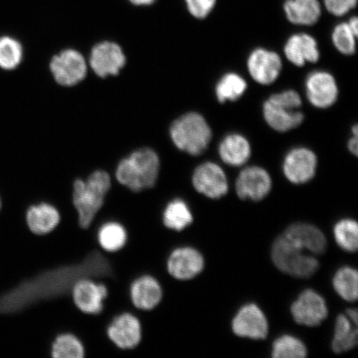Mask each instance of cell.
Returning <instances> with one entry per match:
<instances>
[{"label": "cell", "instance_id": "cell-10", "mask_svg": "<svg viewBox=\"0 0 358 358\" xmlns=\"http://www.w3.org/2000/svg\"><path fill=\"white\" fill-rule=\"evenodd\" d=\"M192 185L201 194L212 199H219L228 192V182L223 169L217 164L204 163L195 169Z\"/></svg>", "mask_w": 358, "mask_h": 358}, {"label": "cell", "instance_id": "cell-26", "mask_svg": "<svg viewBox=\"0 0 358 358\" xmlns=\"http://www.w3.org/2000/svg\"><path fill=\"white\" fill-rule=\"evenodd\" d=\"M194 222L189 205L182 199H174L166 206L163 213L164 225L170 230L181 231Z\"/></svg>", "mask_w": 358, "mask_h": 358}, {"label": "cell", "instance_id": "cell-16", "mask_svg": "<svg viewBox=\"0 0 358 358\" xmlns=\"http://www.w3.org/2000/svg\"><path fill=\"white\" fill-rule=\"evenodd\" d=\"M107 335L114 345L120 349H133L140 344L142 328L140 320L129 313H124L111 322Z\"/></svg>", "mask_w": 358, "mask_h": 358}, {"label": "cell", "instance_id": "cell-36", "mask_svg": "<svg viewBox=\"0 0 358 358\" xmlns=\"http://www.w3.org/2000/svg\"><path fill=\"white\" fill-rule=\"evenodd\" d=\"M268 101L275 103L282 106L290 107V108L299 110V107L302 105V100L299 93L293 91V90H288L283 92L275 94L268 99Z\"/></svg>", "mask_w": 358, "mask_h": 358}, {"label": "cell", "instance_id": "cell-9", "mask_svg": "<svg viewBox=\"0 0 358 358\" xmlns=\"http://www.w3.org/2000/svg\"><path fill=\"white\" fill-rule=\"evenodd\" d=\"M232 331L241 338L265 339L268 324L265 313L257 304L248 303L237 312L231 324Z\"/></svg>", "mask_w": 358, "mask_h": 358}, {"label": "cell", "instance_id": "cell-13", "mask_svg": "<svg viewBox=\"0 0 358 358\" xmlns=\"http://www.w3.org/2000/svg\"><path fill=\"white\" fill-rule=\"evenodd\" d=\"M317 160L315 153L306 148H296L285 156L283 172L294 185H303L315 177Z\"/></svg>", "mask_w": 358, "mask_h": 358}, {"label": "cell", "instance_id": "cell-11", "mask_svg": "<svg viewBox=\"0 0 358 358\" xmlns=\"http://www.w3.org/2000/svg\"><path fill=\"white\" fill-rule=\"evenodd\" d=\"M75 306L87 315H99L108 296V289L104 284L96 283L91 278H83L76 282L71 289Z\"/></svg>", "mask_w": 358, "mask_h": 358}, {"label": "cell", "instance_id": "cell-24", "mask_svg": "<svg viewBox=\"0 0 358 358\" xmlns=\"http://www.w3.org/2000/svg\"><path fill=\"white\" fill-rule=\"evenodd\" d=\"M252 150L246 138L238 134H231L223 138L219 146V155L224 163L231 166H241L250 158Z\"/></svg>", "mask_w": 358, "mask_h": 358}, {"label": "cell", "instance_id": "cell-32", "mask_svg": "<svg viewBox=\"0 0 358 358\" xmlns=\"http://www.w3.org/2000/svg\"><path fill=\"white\" fill-rule=\"evenodd\" d=\"M336 243L348 252H356L358 248V226L352 219H343L334 227Z\"/></svg>", "mask_w": 358, "mask_h": 358}, {"label": "cell", "instance_id": "cell-19", "mask_svg": "<svg viewBox=\"0 0 358 358\" xmlns=\"http://www.w3.org/2000/svg\"><path fill=\"white\" fill-rule=\"evenodd\" d=\"M162 288L154 277L141 276L134 280L131 286V301L138 310H154L162 301Z\"/></svg>", "mask_w": 358, "mask_h": 358}, {"label": "cell", "instance_id": "cell-1", "mask_svg": "<svg viewBox=\"0 0 358 358\" xmlns=\"http://www.w3.org/2000/svg\"><path fill=\"white\" fill-rule=\"evenodd\" d=\"M110 273L108 259L98 252L92 253L78 265L46 271L3 294L0 297V313L11 315L22 312L37 302L69 293L80 279L101 278Z\"/></svg>", "mask_w": 358, "mask_h": 358}, {"label": "cell", "instance_id": "cell-15", "mask_svg": "<svg viewBox=\"0 0 358 358\" xmlns=\"http://www.w3.org/2000/svg\"><path fill=\"white\" fill-rule=\"evenodd\" d=\"M201 254L192 248H180L170 254L167 262L169 275L174 279L187 280L199 275L204 268Z\"/></svg>", "mask_w": 358, "mask_h": 358}, {"label": "cell", "instance_id": "cell-39", "mask_svg": "<svg viewBox=\"0 0 358 358\" xmlns=\"http://www.w3.org/2000/svg\"><path fill=\"white\" fill-rule=\"evenodd\" d=\"M129 3L137 7L151 6L157 0H128Z\"/></svg>", "mask_w": 358, "mask_h": 358}, {"label": "cell", "instance_id": "cell-41", "mask_svg": "<svg viewBox=\"0 0 358 358\" xmlns=\"http://www.w3.org/2000/svg\"><path fill=\"white\" fill-rule=\"evenodd\" d=\"M349 26L351 27L352 30L356 35L358 34V20L357 17H352L348 22Z\"/></svg>", "mask_w": 358, "mask_h": 358}, {"label": "cell", "instance_id": "cell-23", "mask_svg": "<svg viewBox=\"0 0 358 358\" xmlns=\"http://www.w3.org/2000/svg\"><path fill=\"white\" fill-rule=\"evenodd\" d=\"M284 10L290 22L306 26L316 24L322 12L319 0H286Z\"/></svg>", "mask_w": 358, "mask_h": 358}, {"label": "cell", "instance_id": "cell-6", "mask_svg": "<svg viewBox=\"0 0 358 358\" xmlns=\"http://www.w3.org/2000/svg\"><path fill=\"white\" fill-rule=\"evenodd\" d=\"M50 71L56 82L64 87H73L82 82L87 73V62L82 53L66 49L52 57Z\"/></svg>", "mask_w": 358, "mask_h": 358}, {"label": "cell", "instance_id": "cell-40", "mask_svg": "<svg viewBox=\"0 0 358 358\" xmlns=\"http://www.w3.org/2000/svg\"><path fill=\"white\" fill-rule=\"evenodd\" d=\"M348 319L350 320L353 324L357 326V310H348L347 311Z\"/></svg>", "mask_w": 358, "mask_h": 358}, {"label": "cell", "instance_id": "cell-5", "mask_svg": "<svg viewBox=\"0 0 358 358\" xmlns=\"http://www.w3.org/2000/svg\"><path fill=\"white\" fill-rule=\"evenodd\" d=\"M284 234L272 245V261L281 271L297 278H308L317 271L320 263L316 258L303 252Z\"/></svg>", "mask_w": 358, "mask_h": 358}, {"label": "cell", "instance_id": "cell-17", "mask_svg": "<svg viewBox=\"0 0 358 358\" xmlns=\"http://www.w3.org/2000/svg\"><path fill=\"white\" fill-rule=\"evenodd\" d=\"M248 67L250 75L262 85H270L279 78L282 62L275 52L257 48L248 58Z\"/></svg>", "mask_w": 358, "mask_h": 358}, {"label": "cell", "instance_id": "cell-31", "mask_svg": "<svg viewBox=\"0 0 358 358\" xmlns=\"http://www.w3.org/2000/svg\"><path fill=\"white\" fill-rule=\"evenodd\" d=\"M51 356L55 358H83L85 348L73 334H60L52 343Z\"/></svg>", "mask_w": 358, "mask_h": 358}, {"label": "cell", "instance_id": "cell-2", "mask_svg": "<svg viewBox=\"0 0 358 358\" xmlns=\"http://www.w3.org/2000/svg\"><path fill=\"white\" fill-rule=\"evenodd\" d=\"M111 187L108 173L97 170L86 181L77 179L73 183V201L79 226L88 229L104 205Z\"/></svg>", "mask_w": 358, "mask_h": 358}, {"label": "cell", "instance_id": "cell-25", "mask_svg": "<svg viewBox=\"0 0 358 358\" xmlns=\"http://www.w3.org/2000/svg\"><path fill=\"white\" fill-rule=\"evenodd\" d=\"M357 325L348 316L339 315L336 320L334 336L332 342L335 353H343L352 350L357 345L358 333Z\"/></svg>", "mask_w": 358, "mask_h": 358}, {"label": "cell", "instance_id": "cell-33", "mask_svg": "<svg viewBox=\"0 0 358 358\" xmlns=\"http://www.w3.org/2000/svg\"><path fill=\"white\" fill-rule=\"evenodd\" d=\"M307 352L304 343L294 336H281L273 343L272 357L274 358H303Z\"/></svg>", "mask_w": 358, "mask_h": 358}, {"label": "cell", "instance_id": "cell-18", "mask_svg": "<svg viewBox=\"0 0 358 358\" xmlns=\"http://www.w3.org/2000/svg\"><path fill=\"white\" fill-rule=\"evenodd\" d=\"M294 244L306 252L315 255L323 254L327 248V240L319 228L310 224H292L283 234Z\"/></svg>", "mask_w": 358, "mask_h": 358}, {"label": "cell", "instance_id": "cell-29", "mask_svg": "<svg viewBox=\"0 0 358 358\" xmlns=\"http://www.w3.org/2000/svg\"><path fill=\"white\" fill-rule=\"evenodd\" d=\"M24 57V48L19 40L10 36L0 37V69L13 71L19 67Z\"/></svg>", "mask_w": 358, "mask_h": 358}, {"label": "cell", "instance_id": "cell-35", "mask_svg": "<svg viewBox=\"0 0 358 358\" xmlns=\"http://www.w3.org/2000/svg\"><path fill=\"white\" fill-rule=\"evenodd\" d=\"M187 10L196 19L207 17L216 6L217 0H185Z\"/></svg>", "mask_w": 358, "mask_h": 358}, {"label": "cell", "instance_id": "cell-8", "mask_svg": "<svg viewBox=\"0 0 358 358\" xmlns=\"http://www.w3.org/2000/svg\"><path fill=\"white\" fill-rule=\"evenodd\" d=\"M291 315L299 324L316 327L327 319L328 308L320 294L313 289H306L291 306Z\"/></svg>", "mask_w": 358, "mask_h": 358}, {"label": "cell", "instance_id": "cell-3", "mask_svg": "<svg viewBox=\"0 0 358 358\" xmlns=\"http://www.w3.org/2000/svg\"><path fill=\"white\" fill-rule=\"evenodd\" d=\"M160 161L153 150L143 148L120 161L115 178L120 185L134 192L151 189L158 180Z\"/></svg>", "mask_w": 358, "mask_h": 358}, {"label": "cell", "instance_id": "cell-42", "mask_svg": "<svg viewBox=\"0 0 358 358\" xmlns=\"http://www.w3.org/2000/svg\"><path fill=\"white\" fill-rule=\"evenodd\" d=\"M0 207H1V203H0Z\"/></svg>", "mask_w": 358, "mask_h": 358}, {"label": "cell", "instance_id": "cell-30", "mask_svg": "<svg viewBox=\"0 0 358 358\" xmlns=\"http://www.w3.org/2000/svg\"><path fill=\"white\" fill-rule=\"evenodd\" d=\"M246 87L248 84L238 74L224 75L216 86L217 100L222 103L238 100L245 93Z\"/></svg>", "mask_w": 358, "mask_h": 358}, {"label": "cell", "instance_id": "cell-4", "mask_svg": "<svg viewBox=\"0 0 358 358\" xmlns=\"http://www.w3.org/2000/svg\"><path fill=\"white\" fill-rule=\"evenodd\" d=\"M169 133L178 149L191 155L203 154L212 140V129L207 120L195 112L176 120L170 127Z\"/></svg>", "mask_w": 358, "mask_h": 358}, {"label": "cell", "instance_id": "cell-20", "mask_svg": "<svg viewBox=\"0 0 358 358\" xmlns=\"http://www.w3.org/2000/svg\"><path fill=\"white\" fill-rule=\"evenodd\" d=\"M287 59L297 66L306 62H316L320 59V50L316 40L312 36L301 34L291 36L285 46Z\"/></svg>", "mask_w": 358, "mask_h": 358}, {"label": "cell", "instance_id": "cell-22", "mask_svg": "<svg viewBox=\"0 0 358 358\" xmlns=\"http://www.w3.org/2000/svg\"><path fill=\"white\" fill-rule=\"evenodd\" d=\"M26 221L34 234L44 236L55 230L61 217L55 206L43 203L31 206L26 214Z\"/></svg>", "mask_w": 358, "mask_h": 358}, {"label": "cell", "instance_id": "cell-14", "mask_svg": "<svg viewBox=\"0 0 358 358\" xmlns=\"http://www.w3.org/2000/svg\"><path fill=\"white\" fill-rule=\"evenodd\" d=\"M306 93L313 106L328 108L338 99V85L333 76L327 71H313L306 80Z\"/></svg>", "mask_w": 358, "mask_h": 358}, {"label": "cell", "instance_id": "cell-37", "mask_svg": "<svg viewBox=\"0 0 358 358\" xmlns=\"http://www.w3.org/2000/svg\"><path fill=\"white\" fill-rule=\"evenodd\" d=\"M357 0H324L325 7L332 15L341 17L357 6Z\"/></svg>", "mask_w": 358, "mask_h": 358}, {"label": "cell", "instance_id": "cell-28", "mask_svg": "<svg viewBox=\"0 0 358 358\" xmlns=\"http://www.w3.org/2000/svg\"><path fill=\"white\" fill-rule=\"evenodd\" d=\"M101 248L107 252H116L122 250L127 241V232L117 222H108L103 225L97 236Z\"/></svg>", "mask_w": 358, "mask_h": 358}, {"label": "cell", "instance_id": "cell-38", "mask_svg": "<svg viewBox=\"0 0 358 358\" xmlns=\"http://www.w3.org/2000/svg\"><path fill=\"white\" fill-rule=\"evenodd\" d=\"M353 136L350 138V141L348 142V149L350 150L351 153L355 155H357V146H358V127L357 125H355L352 128Z\"/></svg>", "mask_w": 358, "mask_h": 358}, {"label": "cell", "instance_id": "cell-34", "mask_svg": "<svg viewBox=\"0 0 358 358\" xmlns=\"http://www.w3.org/2000/svg\"><path fill=\"white\" fill-rule=\"evenodd\" d=\"M357 37L348 22H342L336 26L332 35L335 48L344 55H355Z\"/></svg>", "mask_w": 358, "mask_h": 358}, {"label": "cell", "instance_id": "cell-12", "mask_svg": "<svg viewBox=\"0 0 358 358\" xmlns=\"http://www.w3.org/2000/svg\"><path fill=\"white\" fill-rule=\"evenodd\" d=\"M271 187L270 174L257 166L243 169L236 182V194L243 200L261 201L270 194Z\"/></svg>", "mask_w": 358, "mask_h": 358}, {"label": "cell", "instance_id": "cell-7", "mask_svg": "<svg viewBox=\"0 0 358 358\" xmlns=\"http://www.w3.org/2000/svg\"><path fill=\"white\" fill-rule=\"evenodd\" d=\"M127 64V57L119 44L110 41L97 43L90 55V66L98 77L107 78L120 73Z\"/></svg>", "mask_w": 358, "mask_h": 358}, {"label": "cell", "instance_id": "cell-27", "mask_svg": "<svg viewBox=\"0 0 358 358\" xmlns=\"http://www.w3.org/2000/svg\"><path fill=\"white\" fill-rule=\"evenodd\" d=\"M336 292L344 301L355 302L358 294V274L357 270L350 266H344L336 272L333 280Z\"/></svg>", "mask_w": 358, "mask_h": 358}, {"label": "cell", "instance_id": "cell-21", "mask_svg": "<svg viewBox=\"0 0 358 358\" xmlns=\"http://www.w3.org/2000/svg\"><path fill=\"white\" fill-rule=\"evenodd\" d=\"M263 115L266 123L279 132L289 131L299 127L304 119L302 112L268 100L264 104Z\"/></svg>", "mask_w": 358, "mask_h": 358}]
</instances>
